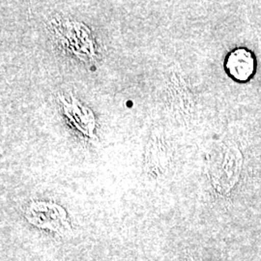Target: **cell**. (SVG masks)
Listing matches in <instances>:
<instances>
[{"label": "cell", "instance_id": "cell-1", "mask_svg": "<svg viewBox=\"0 0 261 261\" xmlns=\"http://www.w3.org/2000/svg\"><path fill=\"white\" fill-rule=\"evenodd\" d=\"M246 53V50H237L227 58L226 67L228 68L230 74L239 80H247L252 75L251 73L253 70V59H252L251 54H249L245 60L243 59Z\"/></svg>", "mask_w": 261, "mask_h": 261}]
</instances>
